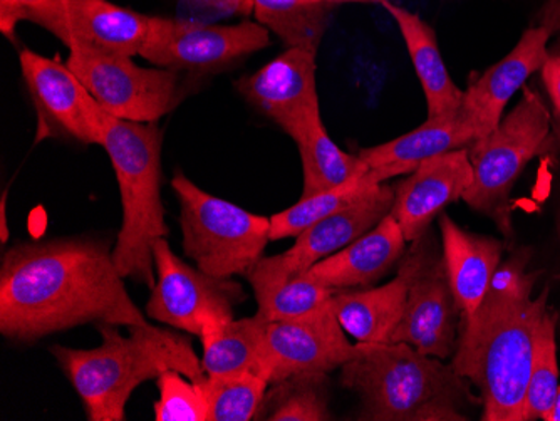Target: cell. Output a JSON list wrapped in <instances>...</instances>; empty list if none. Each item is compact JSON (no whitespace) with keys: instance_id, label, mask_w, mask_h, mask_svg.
Here are the masks:
<instances>
[{"instance_id":"obj_1","label":"cell","mask_w":560,"mask_h":421,"mask_svg":"<svg viewBox=\"0 0 560 421\" xmlns=\"http://www.w3.org/2000/svg\"><path fill=\"white\" fill-rule=\"evenodd\" d=\"M83 325H148L113 250L94 238L18 244L0 264V332L33 342Z\"/></svg>"},{"instance_id":"obj_2","label":"cell","mask_w":560,"mask_h":421,"mask_svg":"<svg viewBox=\"0 0 560 421\" xmlns=\"http://www.w3.org/2000/svg\"><path fill=\"white\" fill-rule=\"evenodd\" d=\"M517 292H487L477 313L465 319L453 370L481 391L483 421H521L537 336L549 313V289L532 297Z\"/></svg>"},{"instance_id":"obj_3","label":"cell","mask_w":560,"mask_h":421,"mask_svg":"<svg viewBox=\"0 0 560 421\" xmlns=\"http://www.w3.org/2000/svg\"><path fill=\"white\" fill-rule=\"evenodd\" d=\"M101 344L93 350L52 346L50 353L83 400L88 420L122 421L126 405L141 383L176 370L195 383L206 378L185 336L156 326H133L122 336L116 325H101Z\"/></svg>"},{"instance_id":"obj_4","label":"cell","mask_w":560,"mask_h":421,"mask_svg":"<svg viewBox=\"0 0 560 421\" xmlns=\"http://www.w3.org/2000/svg\"><path fill=\"white\" fill-rule=\"evenodd\" d=\"M103 144L118 180L122 225L113 249L125 279L153 288V245L168 235L162 202V130L156 122L119 119L105 112Z\"/></svg>"},{"instance_id":"obj_5","label":"cell","mask_w":560,"mask_h":421,"mask_svg":"<svg viewBox=\"0 0 560 421\" xmlns=\"http://www.w3.org/2000/svg\"><path fill=\"white\" fill-rule=\"evenodd\" d=\"M342 385L358 393L361 420L417 421L439 400H455L460 376L406 342H361L341 367Z\"/></svg>"},{"instance_id":"obj_6","label":"cell","mask_w":560,"mask_h":421,"mask_svg":"<svg viewBox=\"0 0 560 421\" xmlns=\"http://www.w3.org/2000/svg\"><path fill=\"white\" fill-rule=\"evenodd\" d=\"M180 202L184 253L198 269L215 278L247 274L270 242V219L213 197L176 173L172 180Z\"/></svg>"},{"instance_id":"obj_7","label":"cell","mask_w":560,"mask_h":421,"mask_svg":"<svg viewBox=\"0 0 560 421\" xmlns=\"http://www.w3.org/2000/svg\"><path fill=\"white\" fill-rule=\"evenodd\" d=\"M549 133L546 103L537 91L524 87V96L511 115L468 148L474 184L464 194L465 202L509 229V195L527 163L546 147Z\"/></svg>"},{"instance_id":"obj_8","label":"cell","mask_w":560,"mask_h":421,"mask_svg":"<svg viewBox=\"0 0 560 421\" xmlns=\"http://www.w3.org/2000/svg\"><path fill=\"white\" fill-rule=\"evenodd\" d=\"M68 68L108 115L137 122H159L178 96V71L143 68L128 56L72 49Z\"/></svg>"},{"instance_id":"obj_9","label":"cell","mask_w":560,"mask_h":421,"mask_svg":"<svg viewBox=\"0 0 560 421\" xmlns=\"http://www.w3.org/2000/svg\"><path fill=\"white\" fill-rule=\"evenodd\" d=\"M153 260L156 282L144 307L150 319L198 338L212 320L234 319L235 304L245 300L237 282L188 266L165 237L153 245Z\"/></svg>"},{"instance_id":"obj_10","label":"cell","mask_w":560,"mask_h":421,"mask_svg":"<svg viewBox=\"0 0 560 421\" xmlns=\"http://www.w3.org/2000/svg\"><path fill=\"white\" fill-rule=\"evenodd\" d=\"M269 44V30L256 22L206 26L153 17V27L140 58L159 68L203 74L222 71Z\"/></svg>"},{"instance_id":"obj_11","label":"cell","mask_w":560,"mask_h":421,"mask_svg":"<svg viewBox=\"0 0 560 421\" xmlns=\"http://www.w3.org/2000/svg\"><path fill=\"white\" fill-rule=\"evenodd\" d=\"M22 78L36 108V143L46 138H69L83 144H103V116L80 78L68 65L22 49Z\"/></svg>"},{"instance_id":"obj_12","label":"cell","mask_w":560,"mask_h":421,"mask_svg":"<svg viewBox=\"0 0 560 421\" xmlns=\"http://www.w3.org/2000/svg\"><path fill=\"white\" fill-rule=\"evenodd\" d=\"M330 303L311 316L266 320L260 376L273 383L295 375H327L358 356Z\"/></svg>"},{"instance_id":"obj_13","label":"cell","mask_w":560,"mask_h":421,"mask_svg":"<svg viewBox=\"0 0 560 421\" xmlns=\"http://www.w3.org/2000/svg\"><path fill=\"white\" fill-rule=\"evenodd\" d=\"M423 237L413 242L415 249L399 264L408 278V297L389 342H406L428 356L445 360L455 344L458 307L445 262L430 253Z\"/></svg>"},{"instance_id":"obj_14","label":"cell","mask_w":560,"mask_h":421,"mask_svg":"<svg viewBox=\"0 0 560 421\" xmlns=\"http://www.w3.org/2000/svg\"><path fill=\"white\" fill-rule=\"evenodd\" d=\"M34 24L58 37L69 51L90 49L135 58L150 37L153 17L109 0H52Z\"/></svg>"},{"instance_id":"obj_15","label":"cell","mask_w":560,"mask_h":421,"mask_svg":"<svg viewBox=\"0 0 560 421\" xmlns=\"http://www.w3.org/2000/svg\"><path fill=\"white\" fill-rule=\"evenodd\" d=\"M316 56L302 47H289L237 83L238 93L273 119L292 140L320 118Z\"/></svg>"},{"instance_id":"obj_16","label":"cell","mask_w":560,"mask_h":421,"mask_svg":"<svg viewBox=\"0 0 560 421\" xmlns=\"http://www.w3.org/2000/svg\"><path fill=\"white\" fill-rule=\"evenodd\" d=\"M471 184L474 168L468 148L433 156L396 187L389 215L398 222L406 242H415L427 234L446 206L464 198Z\"/></svg>"},{"instance_id":"obj_17","label":"cell","mask_w":560,"mask_h":421,"mask_svg":"<svg viewBox=\"0 0 560 421\" xmlns=\"http://www.w3.org/2000/svg\"><path fill=\"white\" fill-rule=\"evenodd\" d=\"M478 140L477 128L464 108L443 118H428L410 133L388 143L363 148L358 156L376 184L410 175L421 163L453 150L470 148Z\"/></svg>"},{"instance_id":"obj_18","label":"cell","mask_w":560,"mask_h":421,"mask_svg":"<svg viewBox=\"0 0 560 421\" xmlns=\"http://www.w3.org/2000/svg\"><path fill=\"white\" fill-rule=\"evenodd\" d=\"M550 33L546 27L525 31L514 51L487 69L468 86L462 108L477 128L478 140L492 133L500 121L506 103L524 87L525 81L542 68L547 58Z\"/></svg>"},{"instance_id":"obj_19","label":"cell","mask_w":560,"mask_h":421,"mask_svg":"<svg viewBox=\"0 0 560 421\" xmlns=\"http://www.w3.org/2000/svg\"><path fill=\"white\" fill-rule=\"evenodd\" d=\"M395 202V190L381 184L360 202L352 203L341 212L311 225L307 231L295 237L291 249L280 256H273V262L284 274L298 276L310 270L314 264L339 253L361 235L376 227L388 215Z\"/></svg>"},{"instance_id":"obj_20","label":"cell","mask_w":560,"mask_h":421,"mask_svg":"<svg viewBox=\"0 0 560 421\" xmlns=\"http://www.w3.org/2000/svg\"><path fill=\"white\" fill-rule=\"evenodd\" d=\"M406 238L392 215L345 249L314 264L304 274L319 284L341 291L366 288L388 274L405 254Z\"/></svg>"},{"instance_id":"obj_21","label":"cell","mask_w":560,"mask_h":421,"mask_svg":"<svg viewBox=\"0 0 560 421\" xmlns=\"http://www.w3.org/2000/svg\"><path fill=\"white\" fill-rule=\"evenodd\" d=\"M443 238V262L456 307L467 317L477 313L486 300L502 257V242L464 231L450 217L440 219Z\"/></svg>"},{"instance_id":"obj_22","label":"cell","mask_w":560,"mask_h":421,"mask_svg":"<svg viewBox=\"0 0 560 421\" xmlns=\"http://www.w3.org/2000/svg\"><path fill=\"white\" fill-rule=\"evenodd\" d=\"M386 11L393 15L405 39L418 80L428 103V118L455 115L464 105V91L458 90L443 62L435 33L413 12L388 2Z\"/></svg>"},{"instance_id":"obj_23","label":"cell","mask_w":560,"mask_h":421,"mask_svg":"<svg viewBox=\"0 0 560 421\" xmlns=\"http://www.w3.org/2000/svg\"><path fill=\"white\" fill-rule=\"evenodd\" d=\"M408 297V278L399 270L388 284L368 291L336 292L330 306L339 325L358 342H389Z\"/></svg>"},{"instance_id":"obj_24","label":"cell","mask_w":560,"mask_h":421,"mask_svg":"<svg viewBox=\"0 0 560 421\" xmlns=\"http://www.w3.org/2000/svg\"><path fill=\"white\" fill-rule=\"evenodd\" d=\"M245 278L254 289L259 311L266 320H289L311 316L326 307L336 289L313 281L302 272L288 276L276 266L272 257H262Z\"/></svg>"},{"instance_id":"obj_25","label":"cell","mask_w":560,"mask_h":421,"mask_svg":"<svg viewBox=\"0 0 560 421\" xmlns=\"http://www.w3.org/2000/svg\"><path fill=\"white\" fill-rule=\"evenodd\" d=\"M266 319L259 314L244 319L212 320L200 335L201 366L207 376L260 375Z\"/></svg>"},{"instance_id":"obj_26","label":"cell","mask_w":560,"mask_h":421,"mask_svg":"<svg viewBox=\"0 0 560 421\" xmlns=\"http://www.w3.org/2000/svg\"><path fill=\"white\" fill-rule=\"evenodd\" d=\"M294 141L301 153L304 173L301 198L341 187L351 178L368 172L360 156L342 152L341 148L330 140L320 118L305 128Z\"/></svg>"},{"instance_id":"obj_27","label":"cell","mask_w":560,"mask_h":421,"mask_svg":"<svg viewBox=\"0 0 560 421\" xmlns=\"http://www.w3.org/2000/svg\"><path fill=\"white\" fill-rule=\"evenodd\" d=\"M332 5L324 0H252L257 22L288 47L319 51Z\"/></svg>"},{"instance_id":"obj_28","label":"cell","mask_w":560,"mask_h":421,"mask_svg":"<svg viewBox=\"0 0 560 421\" xmlns=\"http://www.w3.org/2000/svg\"><path fill=\"white\" fill-rule=\"evenodd\" d=\"M380 185L366 172L351 178L341 187L313 195V197L301 198L291 209L270 217V241L299 237L302 232L307 231L319 220L360 202L361 198L368 197Z\"/></svg>"},{"instance_id":"obj_29","label":"cell","mask_w":560,"mask_h":421,"mask_svg":"<svg viewBox=\"0 0 560 421\" xmlns=\"http://www.w3.org/2000/svg\"><path fill=\"white\" fill-rule=\"evenodd\" d=\"M257 418L267 421L332 420L327 407V376L295 375L273 383L272 388L267 389Z\"/></svg>"},{"instance_id":"obj_30","label":"cell","mask_w":560,"mask_h":421,"mask_svg":"<svg viewBox=\"0 0 560 421\" xmlns=\"http://www.w3.org/2000/svg\"><path fill=\"white\" fill-rule=\"evenodd\" d=\"M209 405V421L256 420L269 382L257 373L206 376L200 382Z\"/></svg>"},{"instance_id":"obj_31","label":"cell","mask_w":560,"mask_h":421,"mask_svg":"<svg viewBox=\"0 0 560 421\" xmlns=\"http://www.w3.org/2000/svg\"><path fill=\"white\" fill-rule=\"evenodd\" d=\"M557 314L552 311L544 317L537 336L536 354L532 363L530 378H528L527 393L522 405L521 421L542 418L552 407L559 389V366H557L556 346Z\"/></svg>"},{"instance_id":"obj_32","label":"cell","mask_w":560,"mask_h":421,"mask_svg":"<svg viewBox=\"0 0 560 421\" xmlns=\"http://www.w3.org/2000/svg\"><path fill=\"white\" fill-rule=\"evenodd\" d=\"M160 398L156 421H209V405L200 383L176 370L163 371L156 378Z\"/></svg>"},{"instance_id":"obj_33","label":"cell","mask_w":560,"mask_h":421,"mask_svg":"<svg viewBox=\"0 0 560 421\" xmlns=\"http://www.w3.org/2000/svg\"><path fill=\"white\" fill-rule=\"evenodd\" d=\"M50 2L52 0H0V31L14 43L19 22H34Z\"/></svg>"},{"instance_id":"obj_34","label":"cell","mask_w":560,"mask_h":421,"mask_svg":"<svg viewBox=\"0 0 560 421\" xmlns=\"http://www.w3.org/2000/svg\"><path fill=\"white\" fill-rule=\"evenodd\" d=\"M540 71H542L544 84H546L560 127V44H557L552 51L547 52Z\"/></svg>"},{"instance_id":"obj_35","label":"cell","mask_w":560,"mask_h":421,"mask_svg":"<svg viewBox=\"0 0 560 421\" xmlns=\"http://www.w3.org/2000/svg\"><path fill=\"white\" fill-rule=\"evenodd\" d=\"M537 26L546 27L550 36H560V0H547L536 17Z\"/></svg>"},{"instance_id":"obj_36","label":"cell","mask_w":560,"mask_h":421,"mask_svg":"<svg viewBox=\"0 0 560 421\" xmlns=\"http://www.w3.org/2000/svg\"><path fill=\"white\" fill-rule=\"evenodd\" d=\"M5 198L8 194H2V200H0V242L8 244L9 242V227H8V213H5Z\"/></svg>"},{"instance_id":"obj_37","label":"cell","mask_w":560,"mask_h":421,"mask_svg":"<svg viewBox=\"0 0 560 421\" xmlns=\"http://www.w3.org/2000/svg\"><path fill=\"white\" fill-rule=\"evenodd\" d=\"M220 2H225V8L231 11L242 12L245 15L252 14V0H220Z\"/></svg>"},{"instance_id":"obj_38","label":"cell","mask_w":560,"mask_h":421,"mask_svg":"<svg viewBox=\"0 0 560 421\" xmlns=\"http://www.w3.org/2000/svg\"><path fill=\"white\" fill-rule=\"evenodd\" d=\"M329 5H339V4H374V5H383L385 8L388 4L389 0H324Z\"/></svg>"},{"instance_id":"obj_39","label":"cell","mask_w":560,"mask_h":421,"mask_svg":"<svg viewBox=\"0 0 560 421\" xmlns=\"http://www.w3.org/2000/svg\"><path fill=\"white\" fill-rule=\"evenodd\" d=\"M542 420L546 421H560V385L559 389H557L556 400H553L552 407L550 410L544 414Z\"/></svg>"}]
</instances>
